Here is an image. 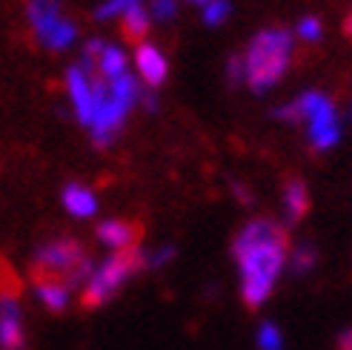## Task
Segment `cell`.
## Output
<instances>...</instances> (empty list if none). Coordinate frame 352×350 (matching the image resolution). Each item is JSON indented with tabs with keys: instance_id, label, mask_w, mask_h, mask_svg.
<instances>
[{
	"instance_id": "obj_2",
	"label": "cell",
	"mask_w": 352,
	"mask_h": 350,
	"mask_svg": "<svg viewBox=\"0 0 352 350\" xmlns=\"http://www.w3.org/2000/svg\"><path fill=\"white\" fill-rule=\"evenodd\" d=\"M292 34L287 29H267L252 38L246 52V81L255 92H267L284 78L289 66Z\"/></svg>"
},
{
	"instance_id": "obj_12",
	"label": "cell",
	"mask_w": 352,
	"mask_h": 350,
	"mask_svg": "<svg viewBox=\"0 0 352 350\" xmlns=\"http://www.w3.org/2000/svg\"><path fill=\"white\" fill-rule=\"evenodd\" d=\"M63 207L66 213H72L75 218H89L98 213V198L89 187H80V184H66L63 189Z\"/></svg>"
},
{
	"instance_id": "obj_3",
	"label": "cell",
	"mask_w": 352,
	"mask_h": 350,
	"mask_svg": "<svg viewBox=\"0 0 352 350\" xmlns=\"http://www.w3.org/2000/svg\"><path fill=\"white\" fill-rule=\"evenodd\" d=\"M287 258V244H258L238 253L241 273H243V302L250 307H258L270 299V293L275 287V278L284 267Z\"/></svg>"
},
{
	"instance_id": "obj_23",
	"label": "cell",
	"mask_w": 352,
	"mask_h": 350,
	"mask_svg": "<svg viewBox=\"0 0 352 350\" xmlns=\"http://www.w3.org/2000/svg\"><path fill=\"white\" fill-rule=\"evenodd\" d=\"M243 75H246V63L241 58H230V83H241Z\"/></svg>"
},
{
	"instance_id": "obj_21",
	"label": "cell",
	"mask_w": 352,
	"mask_h": 350,
	"mask_svg": "<svg viewBox=\"0 0 352 350\" xmlns=\"http://www.w3.org/2000/svg\"><path fill=\"white\" fill-rule=\"evenodd\" d=\"M152 17L157 21H172L175 17V0H152Z\"/></svg>"
},
{
	"instance_id": "obj_7",
	"label": "cell",
	"mask_w": 352,
	"mask_h": 350,
	"mask_svg": "<svg viewBox=\"0 0 352 350\" xmlns=\"http://www.w3.org/2000/svg\"><path fill=\"white\" fill-rule=\"evenodd\" d=\"M66 92L72 98L78 121L83 127H89L95 115V72H86L80 63L72 66L66 72Z\"/></svg>"
},
{
	"instance_id": "obj_25",
	"label": "cell",
	"mask_w": 352,
	"mask_h": 350,
	"mask_svg": "<svg viewBox=\"0 0 352 350\" xmlns=\"http://www.w3.org/2000/svg\"><path fill=\"white\" fill-rule=\"evenodd\" d=\"M338 347H341V350H352V330H346V333H341Z\"/></svg>"
},
{
	"instance_id": "obj_27",
	"label": "cell",
	"mask_w": 352,
	"mask_h": 350,
	"mask_svg": "<svg viewBox=\"0 0 352 350\" xmlns=\"http://www.w3.org/2000/svg\"><path fill=\"white\" fill-rule=\"evenodd\" d=\"M189 3H204V6H206V3H209V0H189Z\"/></svg>"
},
{
	"instance_id": "obj_17",
	"label": "cell",
	"mask_w": 352,
	"mask_h": 350,
	"mask_svg": "<svg viewBox=\"0 0 352 350\" xmlns=\"http://www.w3.org/2000/svg\"><path fill=\"white\" fill-rule=\"evenodd\" d=\"M132 6H140V0H107V3L98 6L95 17H98V21H109V17H118V14H123Z\"/></svg>"
},
{
	"instance_id": "obj_6",
	"label": "cell",
	"mask_w": 352,
	"mask_h": 350,
	"mask_svg": "<svg viewBox=\"0 0 352 350\" xmlns=\"http://www.w3.org/2000/svg\"><path fill=\"white\" fill-rule=\"evenodd\" d=\"M26 14H29V23L43 46L69 49L78 41L75 23L66 21L63 12H60V0H29Z\"/></svg>"
},
{
	"instance_id": "obj_19",
	"label": "cell",
	"mask_w": 352,
	"mask_h": 350,
	"mask_svg": "<svg viewBox=\"0 0 352 350\" xmlns=\"http://www.w3.org/2000/svg\"><path fill=\"white\" fill-rule=\"evenodd\" d=\"M226 17H230V3H226V0H209L206 9H204V21L209 26H218L226 21Z\"/></svg>"
},
{
	"instance_id": "obj_24",
	"label": "cell",
	"mask_w": 352,
	"mask_h": 350,
	"mask_svg": "<svg viewBox=\"0 0 352 350\" xmlns=\"http://www.w3.org/2000/svg\"><path fill=\"white\" fill-rule=\"evenodd\" d=\"M169 258H172V247H161V250H157V253L149 258V265H152V267H161V265H166Z\"/></svg>"
},
{
	"instance_id": "obj_10",
	"label": "cell",
	"mask_w": 352,
	"mask_h": 350,
	"mask_svg": "<svg viewBox=\"0 0 352 350\" xmlns=\"http://www.w3.org/2000/svg\"><path fill=\"white\" fill-rule=\"evenodd\" d=\"M98 238H100V244H107V247H112L115 253L132 250V247H138L140 224L123 221V218H109V221L98 224Z\"/></svg>"
},
{
	"instance_id": "obj_1",
	"label": "cell",
	"mask_w": 352,
	"mask_h": 350,
	"mask_svg": "<svg viewBox=\"0 0 352 350\" xmlns=\"http://www.w3.org/2000/svg\"><path fill=\"white\" fill-rule=\"evenodd\" d=\"M34 282H63L69 290L86 287V282L92 278L95 265L92 258L86 256L83 244L75 238H55L43 244L34 256Z\"/></svg>"
},
{
	"instance_id": "obj_22",
	"label": "cell",
	"mask_w": 352,
	"mask_h": 350,
	"mask_svg": "<svg viewBox=\"0 0 352 350\" xmlns=\"http://www.w3.org/2000/svg\"><path fill=\"white\" fill-rule=\"evenodd\" d=\"M298 32H301L304 41H318L321 38V23L315 21V17H304L301 26H298Z\"/></svg>"
},
{
	"instance_id": "obj_4",
	"label": "cell",
	"mask_w": 352,
	"mask_h": 350,
	"mask_svg": "<svg viewBox=\"0 0 352 350\" xmlns=\"http://www.w3.org/2000/svg\"><path fill=\"white\" fill-rule=\"evenodd\" d=\"M149 265V256L144 250H120V253H112L103 265L95 267L92 278L86 282L83 293H80V302L86 310H95L100 305H107L112 296L129 282V278L138 273V270H144Z\"/></svg>"
},
{
	"instance_id": "obj_18",
	"label": "cell",
	"mask_w": 352,
	"mask_h": 350,
	"mask_svg": "<svg viewBox=\"0 0 352 350\" xmlns=\"http://www.w3.org/2000/svg\"><path fill=\"white\" fill-rule=\"evenodd\" d=\"M258 347L261 350H280L284 347V336H280V330L275 327V325H261V330H258Z\"/></svg>"
},
{
	"instance_id": "obj_16",
	"label": "cell",
	"mask_w": 352,
	"mask_h": 350,
	"mask_svg": "<svg viewBox=\"0 0 352 350\" xmlns=\"http://www.w3.org/2000/svg\"><path fill=\"white\" fill-rule=\"evenodd\" d=\"M95 69H98V75L103 81H115L120 75H126V55L118 49V46H103L100 49V55L95 61Z\"/></svg>"
},
{
	"instance_id": "obj_14",
	"label": "cell",
	"mask_w": 352,
	"mask_h": 350,
	"mask_svg": "<svg viewBox=\"0 0 352 350\" xmlns=\"http://www.w3.org/2000/svg\"><path fill=\"white\" fill-rule=\"evenodd\" d=\"M120 32L123 38H126L129 43L140 46L146 43V34H149V12L144 6H132L120 14Z\"/></svg>"
},
{
	"instance_id": "obj_9",
	"label": "cell",
	"mask_w": 352,
	"mask_h": 350,
	"mask_svg": "<svg viewBox=\"0 0 352 350\" xmlns=\"http://www.w3.org/2000/svg\"><path fill=\"white\" fill-rule=\"evenodd\" d=\"M275 241H280V244L289 241L287 233H284V227L275 224L272 218H255V221H250L238 233V238H235V256L243 253V250H250V247H258V244H275Z\"/></svg>"
},
{
	"instance_id": "obj_20",
	"label": "cell",
	"mask_w": 352,
	"mask_h": 350,
	"mask_svg": "<svg viewBox=\"0 0 352 350\" xmlns=\"http://www.w3.org/2000/svg\"><path fill=\"white\" fill-rule=\"evenodd\" d=\"M312 265H315V250L307 247V244H304V247H298L295 256H292V270L301 276V273H307Z\"/></svg>"
},
{
	"instance_id": "obj_13",
	"label": "cell",
	"mask_w": 352,
	"mask_h": 350,
	"mask_svg": "<svg viewBox=\"0 0 352 350\" xmlns=\"http://www.w3.org/2000/svg\"><path fill=\"white\" fill-rule=\"evenodd\" d=\"M284 207H287L289 221H301L309 209V189L301 178H295V175H289L284 181Z\"/></svg>"
},
{
	"instance_id": "obj_5",
	"label": "cell",
	"mask_w": 352,
	"mask_h": 350,
	"mask_svg": "<svg viewBox=\"0 0 352 350\" xmlns=\"http://www.w3.org/2000/svg\"><path fill=\"white\" fill-rule=\"evenodd\" d=\"M275 115L284 118V121H307L309 124V141H312L315 150L336 147V141L341 138L336 107H332L329 98H324L321 92H304L301 98L287 103V107L275 110Z\"/></svg>"
},
{
	"instance_id": "obj_26",
	"label": "cell",
	"mask_w": 352,
	"mask_h": 350,
	"mask_svg": "<svg viewBox=\"0 0 352 350\" xmlns=\"http://www.w3.org/2000/svg\"><path fill=\"white\" fill-rule=\"evenodd\" d=\"M344 32H346V38L352 41V14L346 17V21H344Z\"/></svg>"
},
{
	"instance_id": "obj_15",
	"label": "cell",
	"mask_w": 352,
	"mask_h": 350,
	"mask_svg": "<svg viewBox=\"0 0 352 350\" xmlns=\"http://www.w3.org/2000/svg\"><path fill=\"white\" fill-rule=\"evenodd\" d=\"M34 296H38V302L52 310V313H63L69 307V296H72V290H69L63 282H34Z\"/></svg>"
},
{
	"instance_id": "obj_11",
	"label": "cell",
	"mask_w": 352,
	"mask_h": 350,
	"mask_svg": "<svg viewBox=\"0 0 352 350\" xmlns=\"http://www.w3.org/2000/svg\"><path fill=\"white\" fill-rule=\"evenodd\" d=\"M135 63H138L140 78H144L149 86H161V83L166 81V75H169V63H166V58H164L155 46H149V43H140V46H138Z\"/></svg>"
},
{
	"instance_id": "obj_8",
	"label": "cell",
	"mask_w": 352,
	"mask_h": 350,
	"mask_svg": "<svg viewBox=\"0 0 352 350\" xmlns=\"http://www.w3.org/2000/svg\"><path fill=\"white\" fill-rule=\"evenodd\" d=\"M26 342L23 333V313L14 296H0V350H21Z\"/></svg>"
}]
</instances>
